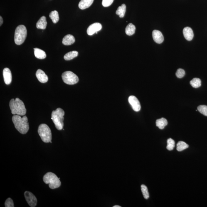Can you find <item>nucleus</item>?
Instances as JSON below:
<instances>
[{
    "mask_svg": "<svg viewBox=\"0 0 207 207\" xmlns=\"http://www.w3.org/2000/svg\"><path fill=\"white\" fill-rule=\"evenodd\" d=\"M3 22V20L1 16L0 17V26H1Z\"/></svg>",
    "mask_w": 207,
    "mask_h": 207,
    "instance_id": "obj_32",
    "label": "nucleus"
},
{
    "mask_svg": "<svg viewBox=\"0 0 207 207\" xmlns=\"http://www.w3.org/2000/svg\"><path fill=\"white\" fill-rule=\"evenodd\" d=\"M24 196L27 202L30 207H34L36 206L37 200L34 195L30 192L26 191L24 193Z\"/></svg>",
    "mask_w": 207,
    "mask_h": 207,
    "instance_id": "obj_8",
    "label": "nucleus"
},
{
    "mask_svg": "<svg viewBox=\"0 0 207 207\" xmlns=\"http://www.w3.org/2000/svg\"><path fill=\"white\" fill-rule=\"evenodd\" d=\"M102 26L101 23H93L87 28V34L89 35H92L95 33H97V32L100 31L102 29Z\"/></svg>",
    "mask_w": 207,
    "mask_h": 207,
    "instance_id": "obj_10",
    "label": "nucleus"
},
{
    "mask_svg": "<svg viewBox=\"0 0 207 207\" xmlns=\"http://www.w3.org/2000/svg\"><path fill=\"white\" fill-rule=\"evenodd\" d=\"M126 11V5L123 4L118 8L117 11L116 12V14L118 15L120 18H123L125 16Z\"/></svg>",
    "mask_w": 207,
    "mask_h": 207,
    "instance_id": "obj_22",
    "label": "nucleus"
},
{
    "mask_svg": "<svg viewBox=\"0 0 207 207\" xmlns=\"http://www.w3.org/2000/svg\"><path fill=\"white\" fill-rule=\"evenodd\" d=\"M37 78L42 83H46L48 81V79L47 76L43 70L38 69L36 73Z\"/></svg>",
    "mask_w": 207,
    "mask_h": 207,
    "instance_id": "obj_13",
    "label": "nucleus"
},
{
    "mask_svg": "<svg viewBox=\"0 0 207 207\" xmlns=\"http://www.w3.org/2000/svg\"><path fill=\"white\" fill-rule=\"evenodd\" d=\"M75 41V38L73 35L68 34L63 38L62 43L65 45H70L73 44Z\"/></svg>",
    "mask_w": 207,
    "mask_h": 207,
    "instance_id": "obj_16",
    "label": "nucleus"
},
{
    "mask_svg": "<svg viewBox=\"0 0 207 207\" xmlns=\"http://www.w3.org/2000/svg\"><path fill=\"white\" fill-rule=\"evenodd\" d=\"M10 109L13 115L23 116L26 115L27 110L22 101L18 98L12 99L9 103Z\"/></svg>",
    "mask_w": 207,
    "mask_h": 207,
    "instance_id": "obj_2",
    "label": "nucleus"
},
{
    "mask_svg": "<svg viewBox=\"0 0 207 207\" xmlns=\"http://www.w3.org/2000/svg\"><path fill=\"white\" fill-rule=\"evenodd\" d=\"M185 74V71L182 69H178L176 72V75L177 78H181L184 76Z\"/></svg>",
    "mask_w": 207,
    "mask_h": 207,
    "instance_id": "obj_29",
    "label": "nucleus"
},
{
    "mask_svg": "<svg viewBox=\"0 0 207 207\" xmlns=\"http://www.w3.org/2000/svg\"><path fill=\"white\" fill-rule=\"evenodd\" d=\"M183 34L185 38L188 41H191L194 37L193 30L190 27H186L183 29Z\"/></svg>",
    "mask_w": 207,
    "mask_h": 207,
    "instance_id": "obj_14",
    "label": "nucleus"
},
{
    "mask_svg": "<svg viewBox=\"0 0 207 207\" xmlns=\"http://www.w3.org/2000/svg\"><path fill=\"white\" fill-rule=\"evenodd\" d=\"M190 84L193 87L197 88L201 86V81L200 79L195 78L190 81Z\"/></svg>",
    "mask_w": 207,
    "mask_h": 207,
    "instance_id": "obj_24",
    "label": "nucleus"
},
{
    "mask_svg": "<svg viewBox=\"0 0 207 207\" xmlns=\"http://www.w3.org/2000/svg\"><path fill=\"white\" fill-rule=\"evenodd\" d=\"M141 187L143 196L145 199L147 200L149 198V195L147 187L144 185H142Z\"/></svg>",
    "mask_w": 207,
    "mask_h": 207,
    "instance_id": "obj_27",
    "label": "nucleus"
},
{
    "mask_svg": "<svg viewBox=\"0 0 207 207\" xmlns=\"http://www.w3.org/2000/svg\"><path fill=\"white\" fill-rule=\"evenodd\" d=\"M168 124V121L164 118H161L156 121V125L160 129H163Z\"/></svg>",
    "mask_w": 207,
    "mask_h": 207,
    "instance_id": "obj_19",
    "label": "nucleus"
},
{
    "mask_svg": "<svg viewBox=\"0 0 207 207\" xmlns=\"http://www.w3.org/2000/svg\"><path fill=\"white\" fill-rule=\"evenodd\" d=\"M136 27L132 23H130L126 27L125 30L126 34L129 36L134 35L135 33Z\"/></svg>",
    "mask_w": 207,
    "mask_h": 207,
    "instance_id": "obj_20",
    "label": "nucleus"
},
{
    "mask_svg": "<svg viewBox=\"0 0 207 207\" xmlns=\"http://www.w3.org/2000/svg\"><path fill=\"white\" fill-rule=\"evenodd\" d=\"M38 132L42 140L45 143L51 142L52 135L51 130L46 124H41L38 127Z\"/></svg>",
    "mask_w": 207,
    "mask_h": 207,
    "instance_id": "obj_6",
    "label": "nucleus"
},
{
    "mask_svg": "<svg viewBox=\"0 0 207 207\" xmlns=\"http://www.w3.org/2000/svg\"><path fill=\"white\" fill-rule=\"evenodd\" d=\"M5 206L6 207H14V203L13 200L11 198H8L6 200L5 203Z\"/></svg>",
    "mask_w": 207,
    "mask_h": 207,
    "instance_id": "obj_30",
    "label": "nucleus"
},
{
    "mask_svg": "<svg viewBox=\"0 0 207 207\" xmlns=\"http://www.w3.org/2000/svg\"><path fill=\"white\" fill-rule=\"evenodd\" d=\"M129 102L132 106L133 109L136 112L140 111L141 106L139 100L134 96H130L128 99Z\"/></svg>",
    "mask_w": 207,
    "mask_h": 207,
    "instance_id": "obj_9",
    "label": "nucleus"
},
{
    "mask_svg": "<svg viewBox=\"0 0 207 207\" xmlns=\"http://www.w3.org/2000/svg\"><path fill=\"white\" fill-rule=\"evenodd\" d=\"M65 112L60 108H57L56 110L53 111L52 113L51 119L54 123L55 127L58 130L63 129L64 123V116Z\"/></svg>",
    "mask_w": 207,
    "mask_h": 207,
    "instance_id": "obj_3",
    "label": "nucleus"
},
{
    "mask_svg": "<svg viewBox=\"0 0 207 207\" xmlns=\"http://www.w3.org/2000/svg\"><path fill=\"white\" fill-rule=\"evenodd\" d=\"M62 78L66 84L69 85H73L78 83L79 78L78 76L73 72L67 71L62 74Z\"/></svg>",
    "mask_w": 207,
    "mask_h": 207,
    "instance_id": "obj_7",
    "label": "nucleus"
},
{
    "mask_svg": "<svg viewBox=\"0 0 207 207\" xmlns=\"http://www.w3.org/2000/svg\"><path fill=\"white\" fill-rule=\"evenodd\" d=\"M34 50L35 56L37 58L39 59H44L46 58V54L43 50L38 48H35Z\"/></svg>",
    "mask_w": 207,
    "mask_h": 207,
    "instance_id": "obj_18",
    "label": "nucleus"
},
{
    "mask_svg": "<svg viewBox=\"0 0 207 207\" xmlns=\"http://www.w3.org/2000/svg\"><path fill=\"white\" fill-rule=\"evenodd\" d=\"M152 37L154 41L157 43L160 44L164 41V36L159 30H154L152 32Z\"/></svg>",
    "mask_w": 207,
    "mask_h": 207,
    "instance_id": "obj_11",
    "label": "nucleus"
},
{
    "mask_svg": "<svg viewBox=\"0 0 207 207\" xmlns=\"http://www.w3.org/2000/svg\"><path fill=\"white\" fill-rule=\"evenodd\" d=\"M49 16L53 23H56L58 22L59 20L58 13L57 11H52L50 13Z\"/></svg>",
    "mask_w": 207,
    "mask_h": 207,
    "instance_id": "obj_23",
    "label": "nucleus"
},
{
    "mask_svg": "<svg viewBox=\"0 0 207 207\" xmlns=\"http://www.w3.org/2000/svg\"><path fill=\"white\" fill-rule=\"evenodd\" d=\"M44 182L49 185L52 189H55L60 187L61 185L60 178L52 172H48L43 177Z\"/></svg>",
    "mask_w": 207,
    "mask_h": 207,
    "instance_id": "obj_4",
    "label": "nucleus"
},
{
    "mask_svg": "<svg viewBox=\"0 0 207 207\" xmlns=\"http://www.w3.org/2000/svg\"><path fill=\"white\" fill-rule=\"evenodd\" d=\"M78 52L76 51L69 52L64 55V59L67 61L71 60L78 56Z\"/></svg>",
    "mask_w": 207,
    "mask_h": 207,
    "instance_id": "obj_21",
    "label": "nucleus"
},
{
    "mask_svg": "<svg viewBox=\"0 0 207 207\" xmlns=\"http://www.w3.org/2000/svg\"><path fill=\"white\" fill-rule=\"evenodd\" d=\"M113 207H121V206H118V205H115V206H114Z\"/></svg>",
    "mask_w": 207,
    "mask_h": 207,
    "instance_id": "obj_33",
    "label": "nucleus"
},
{
    "mask_svg": "<svg viewBox=\"0 0 207 207\" xmlns=\"http://www.w3.org/2000/svg\"><path fill=\"white\" fill-rule=\"evenodd\" d=\"M94 0H81L79 4V7L84 10L88 8L93 3Z\"/></svg>",
    "mask_w": 207,
    "mask_h": 207,
    "instance_id": "obj_17",
    "label": "nucleus"
},
{
    "mask_svg": "<svg viewBox=\"0 0 207 207\" xmlns=\"http://www.w3.org/2000/svg\"><path fill=\"white\" fill-rule=\"evenodd\" d=\"M47 24L46 17L45 16L42 17L37 23L36 27L38 29L44 30L46 28Z\"/></svg>",
    "mask_w": 207,
    "mask_h": 207,
    "instance_id": "obj_15",
    "label": "nucleus"
},
{
    "mask_svg": "<svg viewBox=\"0 0 207 207\" xmlns=\"http://www.w3.org/2000/svg\"><path fill=\"white\" fill-rule=\"evenodd\" d=\"M198 111L203 115L207 116V106L205 105L199 106L198 107Z\"/></svg>",
    "mask_w": 207,
    "mask_h": 207,
    "instance_id": "obj_28",
    "label": "nucleus"
},
{
    "mask_svg": "<svg viewBox=\"0 0 207 207\" xmlns=\"http://www.w3.org/2000/svg\"><path fill=\"white\" fill-rule=\"evenodd\" d=\"M3 75L5 83L7 85H10L12 79L11 72L10 69L7 68H5L3 70Z\"/></svg>",
    "mask_w": 207,
    "mask_h": 207,
    "instance_id": "obj_12",
    "label": "nucleus"
},
{
    "mask_svg": "<svg viewBox=\"0 0 207 207\" xmlns=\"http://www.w3.org/2000/svg\"><path fill=\"white\" fill-rule=\"evenodd\" d=\"M114 1V0H102V6L104 7H107L112 4Z\"/></svg>",
    "mask_w": 207,
    "mask_h": 207,
    "instance_id": "obj_31",
    "label": "nucleus"
},
{
    "mask_svg": "<svg viewBox=\"0 0 207 207\" xmlns=\"http://www.w3.org/2000/svg\"><path fill=\"white\" fill-rule=\"evenodd\" d=\"M27 35L26 27L23 25H20L16 28L15 32L14 41L17 45H21L24 42Z\"/></svg>",
    "mask_w": 207,
    "mask_h": 207,
    "instance_id": "obj_5",
    "label": "nucleus"
},
{
    "mask_svg": "<svg viewBox=\"0 0 207 207\" xmlns=\"http://www.w3.org/2000/svg\"><path fill=\"white\" fill-rule=\"evenodd\" d=\"M167 145L166 146V149L168 150H172L175 147V141L171 138H170L167 140Z\"/></svg>",
    "mask_w": 207,
    "mask_h": 207,
    "instance_id": "obj_26",
    "label": "nucleus"
},
{
    "mask_svg": "<svg viewBox=\"0 0 207 207\" xmlns=\"http://www.w3.org/2000/svg\"><path fill=\"white\" fill-rule=\"evenodd\" d=\"M188 147H189V145L185 142H183V141H180L177 144L176 149L179 151H182L184 150L187 149Z\"/></svg>",
    "mask_w": 207,
    "mask_h": 207,
    "instance_id": "obj_25",
    "label": "nucleus"
},
{
    "mask_svg": "<svg viewBox=\"0 0 207 207\" xmlns=\"http://www.w3.org/2000/svg\"><path fill=\"white\" fill-rule=\"evenodd\" d=\"M12 120L15 128L20 133L25 134L28 132L29 126L26 116L21 117V116L14 115L12 117Z\"/></svg>",
    "mask_w": 207,
    "mask_h": 207,
    "instance_id": "obj_1",
    "label": "nucleus"
}]
</instances>
